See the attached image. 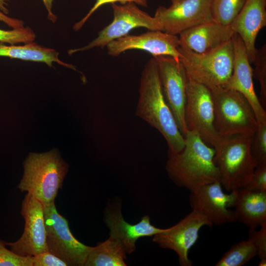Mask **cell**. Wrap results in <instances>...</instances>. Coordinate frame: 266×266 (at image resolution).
I'll return each instance as SVG.
<instances>
[{"label": "cell", "instance_id": "6da1fadb", "mask_svg": "<svg viewBox=\"0 0 266 266\" xmlns=\"http://www.w3.org/2000/svg\"><path fill=\"white\" fill-rule=\"evenodd\" d=\"M185 145L179 152L168 151L166 169L178 186L193 192L201 187L220 182V175L214 162L215 151L194 132L188 131Z\"/></svg>", "mask_w": 266, "mask_h": 266}, {"label": "cell", "instance_id": "7a4b0ae2", "mask_svg": "<svg viewBox=\"0 0 266 266\" xmlns=\"http://www.w3.org/2000/svg\"><path fill=\"white\" fill-rule=\"evenodd\" d=\"M135 114L159 131L167 142L168 151L177 153L183 149L185 138L165 101L153 57L141 73Z\"/></svg>", "mask_w": 266, "mask_h": 266}, {"label": "cell", "instance_id": "3957f363", "mask_svg": "<svg viewBox=\"0 0 266 266\" xmlns=\"http://www.w3.org/2000/svg\"><path fill=\"white\" fill-rule=\"evenodd\" d=\"M23 165L24 174L18 188L31 194L43 205L54 202L68 168L57 150L31 153Z\"/></svg>", "mask_w": 266, "mask_h": 266}, {"label": "cell", "instance_id": "277c9868", "mask_svg": "<svg viewBox=\"0 0 266 266\" xmlns=\"http://www.w3.org/2000/svg\"><path fill=\"white\" fill-rule=\"evenodd\" d=\"M252 136H221L214 147V162L219 170L220 183L228 192L245 186L257 167L250 150Z\"/></svg>", "mask_w": 266, "mask_h": 266}, {"label": "cell", "instance_id": "5b68a950", "mask_svg": "<svg viewBox=\"0 0 266 266\" xmlns=\"http://www.w3.org/2000/svg\"><path fill=\"white\" fill-rule=\"evenodd\" d=\"M214 111V125L220 136H252L258 127L255 112L239 92L225 86L210 89Z\"/></svg>", "mask_w": 266, "mask_h": 266}, {"label": "cell", "instance_id": "8992f818", "mask_svg": "<svg viewBox=\"0 0 266 266\" xmlns=\"http://www.w3.org/2000/svg\"><path fill=\"white\" fill-rule=\"evenodd\" d=\"M179 60L188 77L209 89L224 86L233 71L234 50L232 39L220 47L198 53L179 46Z\"/></svg>", "mask_w": 266, "mask_h": 266}, {"label": "cell", "instance_id": "52a82bcc", "mask_svg": "<svg viewBox=\"0 0 266 266\" xmlns=\"http://www.w3.org/2000/svg\"><path fill=\"white\" fill-rule=\"evenodd\" d=\"M43 206L48 251L67 266H83L93 247L74 237L67 220L58 213L54 201Z\"/></svg>", "mask_w": 266, "mask_h": 266}, {"label": "cell", "instance_id": "ba28073f", "mask_svg": "<svg viewBox=\"0 0 266 266\" xmlns=\"http://www.w3.org/2000/svg\"><path fill=\"white\" fill-rule=\"evenodd\" d=\"M185 121L188 131L197 133L213 148L221 136L214 125V105L210 89L188 78Z\"/></svg>", "mask_w": 266, "mask_h": 266}, {"label": "cell", "instance_id": "9c48e42d", "mask_svg": "<svg viewBox=\"0 0 266 266\" xmlns=\"http://www.w3.org/2000/svg\"><path fill=\"white\" fill-rule=\"evenodd\" d=\"M155 59L165 101L184 137L188 132L185 121L186 88L188 77L179 59L169 56H153Z\"/></svg>", "mask_w": 266, "mask_h": 266}, {"label": "cell", "instance_id": "30bf717a", "mask_svg": "<svg viewBox=\"0 0 266 266\" xmlns=\"http://www.w3.org/2000/svg\"><path fill=\"white\" fill-rule=\"evenodd\" d=\"M112 8L113 13L112 22L99 32L97 37L87 45L69 50V55L95 47L103 48L110 42L128 35L131 31L136 28L161 31L160 25L156 18L141 10L134 3H112Z\"/></svg>", "mask_w": 266, "mask_h": 266}, {"label": "cell", "instance_id": "8fae6325", "mask_svg": "<svg viewBox=\"0 0 266 266\" xmlns=\"http://www.w3.org/2000/svg\"><path fill=\"white\" fill-rule=\"evenodd\" d=\"M213 224L200 211H192L176 225L153 236V241L160 247L174 251L181 266H191L189 253L199 237L200 229Z\"/></svg>", "mask_w": 266, "mask_h": 266}, {"label": "cell", "instance_id": "7c38bea8", "mask_svg": "<svg viewBox=\"0 0 266 266\" xmlns=\"http://www.w3.org/2000/svg\"><path fill=\"white\" fill-rule=\"evenodd\" d=\"M211 0H181L171 3L168 7L159 6L154 17L161 31L179 35L188 29L213 21Z\"/></svg>", "mask_w": 266, "mask_h": 266}, {"label": "cell", "instance_id": "4fadbf2b", "mask_svg": "<svg viewBox=\"0 0 266 266\" xmlns=\"http://www.w3.org/2000/svg\"><path fill=\"white\" fill-rule=\"evenodd\" d=\"M21 214L25 220L24 232L18 240L6 242V245L23 256H34L48 251L43 204L27 193L22 201Z\"/></svg>", "mask_w": 266, "mask_h": 266}, {"label": "cell", "instance_id": "5bb4252c", "mask_svg": "<svg viewBox=\"0 0 266 266\" xmlns=\"http://www.w3.org/2000/svg\"><path fill=\"white\" fill-rule=\"evenodd\" d=\"M236 191L230 194L224 192L220 182L206 184L191 192L189 203L192 210H196L204 216L213 225H222L236 221L233 207Z\"/></svg>", "mask_w": 266, "mask_h": 266}, {"label": "cell", "instance_id": "9a60e30c", "mask_svg": "<svg viewBox=\"0 0 266 266\" xmlns=\"http://www.w3.org/2000/svg\"><path fill=\"white\" fill-rule=\"evenodd\" d=\"M179 36L161 31L153 30L139 35H126L109 43L106 46L107 53L117 57L130 50L146 51L153 56H169L179 59Z\"/></svg>", "mask_w": 266, "mask_h": 266}, {"label": "cell", "instance_id": "2e32d148", "mask_svg": "<svg viewBox=\"0 0 266 266\" xmlns=\"http://www.w3.org/2000/svg\"><path fill=\"white\" fill-rule=\"evenodd\" d=\"M234 56L233 71L224 86L241 93L249 101L255 112L258 124H266V109L255 93L253 81V70L250 65L246 49L239 35L232 37Z\"/></svg>", "mask_w": 266, "mask_h": 266}, {"label": "cell", "instance_id": "e0dca14e", "mask_svg": "<svg viewBox=\"0 0 266 266\" xmlns=\"http://www.w3.org/2000/svg\"><path fill=\"white\" fill-rule=\"evenodd\" d=\"M104 221L109 230V236L121 244L126 254L135 251L138 238L154 236L165 229L152 225L148 215L144 216L135 224L127 222L122 216L120 204L109 205L105 209Z\"/></svg>", "mask_w": 266, "mask_h": 266}, {"label": "cell", "instance_id": "ac0fdd59", "mask_svg": "<svg viewBox=\"0 0 266 266\" xmlns=\"http://www.w3.org/2000/svg\"><path fill=\"white\" fill-rule=\"evenodd\" d=\"M266 26V0H247L230 26L244 43L250 63H253L257 49L256 40Z\"/></svg>", "mask_w": 266, "mask_h": 266}, {"label": "cell", "instance_id": "d6986e66", "mask_svg": "<svg viewBox=\"0 0 266 266\" xmlns=\"http://www.w3.org/2000/svg\"><path fill=\"white\" fill-rule=\"evenodd\" d=\"M234 32L230 26L213 21L188 29L179 34L180 46L198 53L217 49L232 39Z\"/></svg>", "mask_w": 266, "mask_h": 266}, {"label": "cell", "instance_id": "ffe728a7", "mask_svg": "<svg viewBox=\"0 0 266 266\" xmlns=\"http://www.w3.org/2000/svg\"><path fill=\"white\" fill-rule=\"evenodd\" d=\"M233 207L236 221L257 229L266 222V192L250 191L244 187L235 190Z\"/></svg>", "mask_w": 266, "mask_h": 266}, {"label": "cell", "instance_id": "44dd1931", "mask_svg": "<svg viewBox=\"0 0 266 266\" xmlns=\"http://www.w3.org/2000/svg\"><path fill=\"white\" fill-rule=\"evenodd\" d=\"M55 50L39 45L33 42L23 45H5L0 43V56L22 60L41 62L52 66L54 62L76 70L72 64L63 62Z\"/></svg>", "mask_w": 266, "mask_h": 266}, {"label": "cell", "instance_id": "7402d4cb", "mask_svg": "<svg viewBox=\"0 0 266 266\" xmlns=\"http://www.w3.org/2000/svg\"><path fill=\"white\" fill-rule=\"evenodd\" d=\"M125 253L121 244L109 236L106 240L93 247L84 266H125Z\"/></svg>", "mask_w": 266, "mask_h": 266}, {"label": "cell", "instance_id": "603a6c76", "mask_svg": "<svg viewBox=\"0 0 266 266\" xmlns=\"http://www.w3.org/2000/svg\"><path fill=\"white\" fill-rule=\"evenodd\" d=\"M256 256L258 252L250 239L242 240L233 245L216 264V266H242Z\"/></svg>", "mask_w": 266, "mask_h": 266}, {"label": "cell", "instance_id": "cb8c5ba5", "mask_svg": "<svg viewBox=\"0 0 266 266\" xmlns=\"http://www.w3.org/2000/svg\"><path fill=\"white\" fill-rule=\"evenodd\" d=\"M247 0H211V13L213 21L230 26Z\"/></svg>", "mask_w": 266, "mask_h": 266}, {"label": "cell", "instance_id": "d4e9b609", "mask_svg": "<svg viewBox=\"0 0 266 266\" xmlns=\"http://www.w3.org/2000/svg\"><path fill=\"white\" fill-rule=\"evenodd\" d=\"M250 150L257 166L266 165V124H258L252 138Z\"/></svg>", "mask_w": 266, "mask_h": 266}, {"label": "cell", "instance_id": "484cf974", "mask_svg": "<svg viewBox=\"0 0 266 266\" xmlns=\"http://www.w3.org/2000/svg\"><path fill=\"white\" fill-rule=\"evenodd\" d=\"M255 65L254 73L260 85V99L262 106H266V45L264 44L257 50L253 62Z\"/></svg>", "mask_w": 266, "mask_h": 266}, {"label": "cell", "instance_id": "4316f807", "mask_svg": "<svg viewBox=\"0 0 266 266\" xmlns=\"http://www.w3.org/2000/svg\"><path fill=\"white\" fill-rule=\"evenodd\" d=\"M36 35L29 27L7 31L0 29V42L14 45L20 43H29L35 40Z\"/></svg>", "mask_w": 266, "mask_h": 266}, {"label": "cell", "instance_id": "83f0119b", "mask_svg": "<svg viewBox=\"0 0 266 266\" xmlns=\"http://www.w3.org/2000/svg\"><path fill=\"white\" fill-rule=\"evenodd\" d=\"M5 245L6 242L0 239V266H33V256L19 255Z\"/></svg>", "mask_w": 266, "mask_h": 266}, {"label": "cell", "instance_id": "f1b7e54d", "mask_svg": "<svg viewBox=\"0 0 266 266\" xmlns=\"http://www.w3.org/2000/svg\"><path fill=\"white\" fill-rule=\"evenodd\" d=\"M259 230L249 229L248 238L256 247L260 260L266 259V222L263 223Z\"/></svg>", "mask_w": 266, "mask_h": 266}, {"label": "cell", "instance_id": "f546056e", "mask_svg": "<svg viewBox=\"0 0 266 266\" xmlns=\"http://www.w3.org/2000/svg\"><path fill=\"white\" fill-rule=\"evenodd\" d=\"M119 2L121 4L127 3H134L142 7H147V0H96L94 5L88 13L79 22L76 23L73 29L74 31L79 30L84 25L90 16L100 7L107 3H116Z\"/></svg>", "mask_w": 266, "mask_h": 266}, {"label": "cell", "instance_id": "4dcf8cb0", "mask_svg": "<svg viewBox=\"0 0 266 266\" xmlns=\"http://www.w3.org/2000/svg\"><path fill=\"white\" fill-rule=\"evenodd\" d=\"M243 187L253 192H266V165L257 166L250 180Z\"/></svg>", "mask_w": 266, "mask_h": 266}, {"label": "cell", "instance_id": "1f68e13d", "mask_svg": "<svg viewBox=\"0 0 266 266\" xmlns=\"http://www.w3.org/2000/svg\"><path fill=\"white\" fill-rule=\"evenodd\" d=\"M33 266H67L63 260L49 251L33 256Z\"/></svg>", "mask_w": 266, "mask_h": 266}, {"label": "cell", "instance_id": "d6a6232c", "mask_svg": "<svg viewBox=\"0 0 266 266\" xmlns=\"http://www.w3.org/2000/svg\"><path fill=\"white\" fill-rule=\"evenodd\" d=\"M6 3L5 0H0V9L5 13H7L8 9L5 6ZM0 21L4 23L9 27L13 29H18L24 27V22L20 19L13 18L7 16L4 13L0 11Z\"/></svg>", "mask_w": 266, "mask_h": 266}, {"label": "cell", "instance_id": "836d02e7", "mask_svg": "<svg viewBox=\"0 0 266 266\" xmlns=\"http://www.w3.org/2000/svg\"><path fill=\"white\" fill-rule=\"evenodd\" d=\"M43 4L48 12V19L51 20L52 22L55 23L57 17L52 12V4L54 0H42Z\"/></svg>", "mask_w": 266, "mask_h": 266}, {"label": "cell", "instance_id": "e575fe53", "mask_svg": "<svg viewBox=\"0 0 266 266\" xmlns=\"http://www.w3.org/2000/svg\"><path fill=\"white\" fill-rule=\"evenodd\" d=\"M259 266H266V259H261L258 265Z\"/></svg>", "mask_w": 266, "mask_h": 266}, {"label": "cell", "instance_id": "d590c367", "mask_svg": "<svg viewBox=\"0 0 266 266\" xmlns=\"http://www.w3.org/2000/svg\"><path fill=\"white\" fill-rule=\"evenodd\" d=\"M179 0H170L171 3L176 2L178 1Z\"/></svg>", "mask_w": 266, "mask_h": 266}]
</instances>
